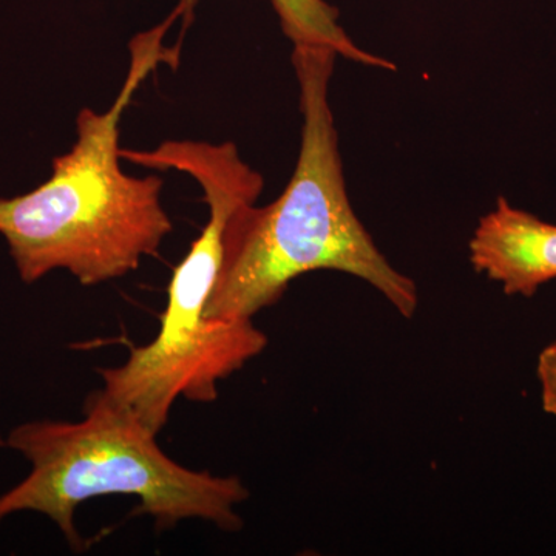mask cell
Returning <instances> with one entry per match:
<instances>
[{
	"label": "cell",
	"instance_id": "1",
	"mask_svg": "<svg viewBox=\"0 0 556 556\" xmlns=\"http://www.w3.org/2000/svg\"><path fill=\"white\" fill-rule=\"evenodd\" d=\"M338 54L294 46L302 142L294 174L268 206L240 207L229 219L225 254L206 317L252 320L276 305L292 280L313 270H339L367 281L402 317L415 316V281L388 262L348 197L339 135L329 105Z\"/></svg>",
	"mask_w": 556,
	"mask_h": 556
},
{
	"label": "cell",
	"instance_id": "2",
	"mask_svg": "<svg viewBox=\"0 0 556 556\" xmlns=\"http://www.w3.org/2000/svg\"><path fill=\"white\" fill-rule=\"evenodd\" d=\"M178 9L130 40L126 83L105 112L83 109L75 144L53 160L49 179L22 195L0 199V236L24 283L56 269L84 287L126 277L155 257L174 223L163 207L159 175L134 177L121 166L119 123L141 84L160 64L177 65L179 46H164Z\"/></svg>",
	"mask_w": 556,
	"mask_h": 556
},
{
	"label": "cell",
	"instance_id": "3",
	"mask_svg": "<svg viewBox=\"0 0 556 556\" xmlns=\"http://www.w3.org/2000/svg\"><path fill=\"white\" fill-rule=\"evenodd\" d=\"M155 438L101 390L87 399L80 422L42 420L14 428L7 445L27 457L33 470L0 496V521L17 511H38L80 551L76 508L93 497L130 495L139 500L135 514L150 515L159 530L190 518L240 530L236 507L249 497L240 478L179 466Z\"/></svg>",
	"mask_w": 556,
	"mask_h": 556
},
{
	"label": "cell",
	"instance_id": "4",
	"mask_svg": "<svg viewBox=\"0 0 556 556\" xmlns=\"http://www.w3.org/2000/svg\"><path fill=\"white\" fill-rule=\"evenodd\" d=\"M123 160L156 170L188 174L201 186L208 207L206 226L167 288L160 332L146 346L131 348V362L150 386L166 396L208 401L217 383L257 357L268 338L252 320L206 317L225 254L229 219L257 203L263 177L241 160L233 142L211 144L170 139L153 150L121 152Z\"/></svg>",
	"mask_w": 556,
	"mask_h": 556
},
{
	"label": "cell",
	"instance_id": "5",
	"mask_svg": "<svg viewBox=\"0 0 556 556\" xmlns=\"http://www.w3.org/2000/svg\"><path fill=\"white\" fill-rule=\"evenodd\" d=\"M468 257L477 273L500 283L507 295L533 298L556 278V225L500 197L479 219Z\"/></svg>",
	"mask_w": 556,
	"mask_h": 556
},
{
	"label": "cell",
	"instance_id": "6",
	"mask_svg": "<svg viewBox=\"0 0 556 556\" xmlns=\"http://www.w3.org/2000/svg\"><path fill=\"white\" fill-rule=\"evenodd\" d=\"M199 0H179L177 9L181 13L186 27L193 17ZM280 20L281 30L294 46L328 47L338 56L358 62L367 67L390 70L396 68L394 62L380 58L378 54L362 50L340 27L339 13L325 0H270Z\"/></svg>",
	"mask_w": 556,
	"mask_h": 556
},
{
	"label": "cell",
	"instance_id": "7",
	"mask_svg": "<svg viewBox=\"0 0 556 556\" xmlns=\"http://www.w3.org/2000/svg\"><path fill=\"white\" fill-rule=\"evenodd\" d=\"M536 376L541 387V405L547 415L556 417V342L541 351Z\"/></svg>",
	"mask_w": 556,
	"mask_h": 556
},
{
	"label": "cell",
	"instance_id": "8",
	"mask_svg": "<svg viewBox=\"0 0 556 556\" xmlns=\"http://www.w3.org/2000/svg\"><path fill=\"white\" fill-rule=\"evenodd\" d=\"M0 444H2V442H0Z\"/></svg>",
	"mask_w": 556,
	"mask_h": 556
}]
</instances>
